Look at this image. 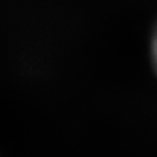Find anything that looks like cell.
<instances>
[{
  "instance_id": "cell-1",
  "label": "cell",
  "mask_w": 157,
  "mask_h": 157,
  "mask_svg": "<svg viewBox=\"0 0 157 157\" xmlns=\"http://www.w3.org/2000/svg\"><path fill=\"white\" fill-rule=\"evenodd\" d=\"M152 59H154V64L157 70V30L152 40Z\"/></svg>"
}]
</instances>
